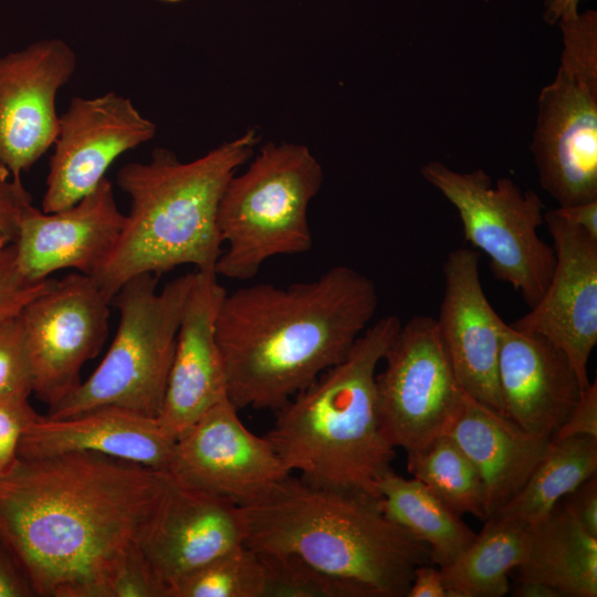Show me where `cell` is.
I'll use <instances>...</instances> for the list:
<instances>
[{
    "mask_svg": "<svg viewBox=\"0 0 597 597\" xmlns=\"http://www.w3.org/2000/svg\"><path fill=\"white\" fill-rule=\"evenodd\" d=\"M244 544L292 555L350 583L366 597H406L429 547L391 522L378 499L317 486L289 474L259 500L240 506Z\"/></svg>",
    "mask_w": 597,
    "mask_h": 597,
    "instance_id": "cell-4",
    "label": "cell"
},
{
    "mask_svg": "<svg viewBox=\"0 0 597 597\" xmlns=\"http://www.w3.org/2000/svg\"><path fill=\"white\" fill-rule=\"evenodd\" d=\"M10 176L11 175H10L9 169L7 168V166L4 165L2 159L0 158V180H2V181L9 180Z\"/></svg>",
    "mask_w": 597,
    "mask_h": 597,
    "instance_id": "cell-40",
    "label": "cell"
},
{
    "mask_svg": "<svg viewBox=\"0 0 597 597\" xmlns=\"http://www.w3.org/2000/svg\"><path fill=\"white\" fill-rule=\"evenodd\" d=\"M401 326L396 315L369 325L336 365L276 410L264 434L284 468L323 488L379 499L395 448L378 410L376 374Z\"/></svg>",
    "mask_w": 597,
    "mask_h": 597,
    "instance_id": "cell-5",
    "label": "cell"
},
{
    "mask_svg": "<svg viewBox=\"0 0 597 597\" xmlns=\"http://www.w3.org/2000/svg\"><path fill=\"white\" fill-rule=\"evenodd\" d=\"M406 597H449L440 568L430 564L418 566Z\"/></svg>",
    "mask_w": 597,
    "mask_h": 597,
    "instance_id": "cell-38",
    "label": "cell"
},
{
    "mask_svg": "<svg viewBox=\"0 0 597 597\" xmlns=\"http://www.w3.org/2000/svg\"><path fill=\"white\" fill-rule=\"evenodd\" d=\"M156 132V124L126 96L107 92L73 97L59 117L41 210L53 212L78 201L119 156L151 140Z\"/></svg>",
    "mask_w": 597,
    "mask_h": 597,
    "instance_id": "cell-12",
    "label": "cell"
},
{
    "mask_svg": "<svg viewBox=\"0 0 597 597\" xmlns=\"http://www.w3.org/2000/svg\"><path fill=\"white\" fill-rule=\"evenodd\" d=\"M124 222L106 177L64 209L44 212L30 205L13 241L18 268L32 281L63 269L92 276L114 249Z\"/></svg>",
    "mask_w": 597,
    "mask_h": 597,
    "instance_id": "cell-18",
    "label": "cell"
},
{
    "mask_svg": "<svg viewBox=\"0 0 597 597\" xmlns=\"http://www.w3.org/2000/svg\"><path fill=\"white\" fill-rule=\"evenodd\" d=\"M105 597H167V586L138 543L119 561L107 585Z\"/></svg>",
    "mask_w": 597,
    "mask_h": 597,
    "instance_id": "cell-31",
    "label": "cell"
},
{
    "mask_svg": "<svg viewBox=\"0 0 597 597\" xmlns=\"http://www.w3.org/2000/svg\"><path fill=\"white\" fill-rule=\"evenodd\" d=\"M408 472L429 488L454 513L485 520L484 489L480 475L447 434L407 454Z\"/></svg>",
    "mask_w": 597,
    "mask_h": 597,
    "instance_id": "cell-27",
    "label": "cell"
},
{
    "mask_svg": "<svg viewBox=\"0 0 597 597\" xmlns=\"http://www.w3.org/2000/svg\"><path fill=\"white\" fill-rule=\"evenodd\" d=\"M77 59L61 39L38 40L0 55V158L12 180L28 171L54 144L59 91Z\"/></svg>",
    "mask_w": 597,
    "mask_h": 597,
    "instance_id": "cell-14",
    "label": "cell"
},
{
    "mask_svg": "<svg viewBox=\"0 0 597 597\" xmlns=\"http://www.w3.org/2000/svg\"><path fill=\"white\" fill-rule=\"evenodd\" d=\"M324 175L308 147L268 143L227 184L218 208L222 244L218 276L247 281L274 256L308 252L313 237L308 207Z\"/></svg>",
    "mask_w": 597,
    "mask_h": 597,
    "instance_id": "cell-6",
    "label": "cell"
},
{
    "mask_svg": "<svg viewBox=\"0 0 597 597\" xmlns=\"http://www.w3.org/2000/svg\"><path fill=\"white\" fill-rule=\"evenodd\" d=\"M33 375L20 313L0 318V398L30 397Z\"/></svg>",
    "mask_w": 597,
    "mask_h": 597,
    "instance_id": "cell-30",
    "label": "cell"
},
{
    "mask_svg": "<svg viewBox=\"0 0 597 597\" xmlns=\"http://www.w3.org/2000/svg\"><path fill=\"white\" fill-rule=\"evenodd\" d=\"M260 142L255 128L191 161L155 148L148 161L124 165L117 186L129 197L121 235L92 277L112 301L129 279L191 264L214 271L223 244L218 208L223 190ZM216 272V271H214Z\"/></svg>",
    "mask_w": 597,
    "mask_h": 597,
    "instance_id": "cell-3",
    "label": "cell"
},
{
    "mask_svg": "<svg viewBox=\"0 0 597 597\" xmlns=\"http://www.w3.org/2000/svg\"><path fill=\"white\" fill-rule=\"evenodd\" d=\"M168 476L166 489L138 540L167 590L180 577L244 544L245 540L239 505Z\"/></svg>",
    "mask_w": 597,
    "mask_h": 597,
    "instance_id": "cell-16",
    "label": "cell"
},
{
    "mask_svg": "<svg viewBox=\"0 0 597 597\" xmlns=\"http://www.w3.org/2000/svg\"><path fill=\"white\" fill-rule=\"evenodd\" d=\"M258 552L242 544L174 582L167 597H264Z\"/></svg>",
    "mask_w": 597,
    "mask_h": 597,
    "instance_id": "cell-28",
    "label": "cell"
},
{
    "mask_svg": "<svg viewBox=\"0 0 597 597\" xmlns=\"http://www.w3.org/2000/svg\"><path fill=\"white\" fill-rule=\"evenodd\" d=\"M227 398L175 441L167 473L176 481L248 505L291 474L264 436L249 430Z\"/></svg>",
    "mask_w": 597,
    "mask_h": 597,
    "instance_id": "cell-13",
    "label": "cell"
},
{
    "mask_svg": "<svg viewBox=\"0 0 597 597\" xmlns=\"http://www.w3.org/2000/svg\"><path fill=\"white\" fill-rule=\"evenodd\" d=\"M39 413L27 396L0 398V478L18 458V447L25 428Z\"/></svg>",
    "mask_w": 597,
    "mask_h": 597,
    "instance_id": "cell-33",
    "label": "cell"
},
{
    "mask_svg": "<svg viewBox=\"0 0 597 597\" xmlns=\"http://www.w3.org/2000/svg\"><path fill=\"white\" fill-rule=\"evenodd\" d=\"M10 242H12L11 239L6 233L0 231V251Z\"/></svg>",
    "mask_w": 597,
    "mask_h": 597,
    "instance_id": "cell-41",
    "label": "cell"
},
{
    "mask_svg": "<svg viewBox=\"0 0 597 597\" xmlns=\"http://www.w3.org/2000/svg\"><path fill=\"white\" fill-rule=\"evenodd\" d=\"M504 416L534 434L553 439L583 392L566 355L545 337L506 324L498 362Z\"/></svg>",
    "mask_w": 597,
    "mask_h": 597,
    "instance_id": "cell-20",
    "label": "cell"
},
{
    "mask_svg": "<svg viewBox=\"0 0 597 597\" xmlns=\"http://www.w3.org/2000/svg\"><path fill=\"white\" fill-rule=\"evenodd\" d=\"M175 441L157 417L101 406L61 419L39 415L22 433L18 457L95 452L167 471Z\"/></svg>",
    "mask_w": 597,
    "mask_h": 597,
    "instance_id": "cell-21",
    "label": "cell"
},
{
    "mask_svg": "<svg viewBox=\"0 0 597 597\" xmlns=\"http://www.w3.org/2000/svg\"><path fill=\"white\" fill-rule=\"evenodd\" d=\"M527 528L489 517L471 544L450 564L440 567L449 597H502L510 590L509 575L524 559Z\"/></svg>",
    "mask_w": 597,
    "mask_h": 597,
    "instance_id": "cell-25",
    "label": "cell"
},
{
    "mask_svg": "<svg viewBox=\"0 0 597 597\" xmlns=\"http://www.w3.org/2000/svg\"><path fill=\"white\" fill-rule=\"evenodd\" d=\"M111 300L95 280L70 273L20 312L30 355L32 394L49 408L81 384V370L108 335Z\"/></svg>",
    "mask_w": 597,
    "mask_h": 597,
    "instance_id": "cell-11",
    "label": "cell"
},
{
    "mask_svg": "<svg viewBox=\"0 0 597 597\" xmlns=\"http://www.w3.org/2000/svg\"><path fill=\"white\" fill-rule=\"evenodd\" d=\"M421 175L457 209L464 239L489 256L493 276L533 307L555 266L553 247L537 232L544 223L541 198L510 178H500L493 186L482 169L459 172L430 161Z\"/></svg>",
    "mask_w": 597,
    "mask_h": 597,
    "instance_id": "cell-9",
    "label": "cell"
},
{
    "mask_svg": "<svg viewBox=\"0 0 597 597\" xmlns=\"http://www.w3.org/2000/svg\"><path fill=\"white\" fill-rule=\"evenodd\" d=\"M596 473L597 438L575 436L552 440L520 491L492 516L530 526Z\"/></svg>",
    "mask_w": 597,
    "mask_h": 597,
    "instance_id": "cell-26",
    "label": "cell"
},
{
    "mask_svg": "<svg viewBox=\"0 0 597 597\" xmlns=\"http://www.w3.org/2000/svg\"><path fill=\"white\" fill-rule=\"evenodd\" d=\"M563 51L554 81L538 96L531 143L542 188L559 207L597 200V13L578 0H549Z\"/></svg>",
    "mask_w": 597,
    "mask_h": 597,
    "instance_id": "cell-8",
    "label": "cell"
},
{
    "mask_svg": "<svg viewBox=\"0 0 597 597\" xmlns=\"http://www.w3.org/2000/svg\"><path fill=\"white\" fill-rule=\"evenodd\" d=\"M447 436L464 452L480 475L485 520L520 491L552 441L526 431L467 392Z\"/></svg>",
    "mask_w": 597,
    "mask_h": 597,
    "instance_id": "cell-22",
    "label": "cell"
},
{
    "mask_svg": "<svg viewBox=\"0 0 597 597\" xmlns=\"http://www.w3.org/2000/svg\"><path fill=\"white\" fill-rule=\"evenodd\" d=\"M575 436L597 438V381L583 390L573 411L552 440Z\"/></svg>",
    "mask_w": 597,
    "mask_h": 597,
    "instance_id": "cell-34",
    "label": "cell"
},
{
    "mask_svg": "<svg viewBox=\"0 0 597 597\" xmlns=\"http://www.w3.org/2000/svg\"><path fill=\"white\" fill-rule=\"evenodd\" d=\"M555 210L568 222L583 229L591 238L597 239V200L558 207Z\"/></svg>",
    "mask_w": 597,
    "mask_h": 597,
    "instance_id": "cell-39",
    "label": "cell"
},
{
    "mask_svg": "<svg viewBox=\"0 0 597 597\" xmlns=\"http://www.w3.org/2000/svg\"><path fill=\"white\" fill-rule=\"evenodd\" d=\"M34 596L27 578L0 540V597Z\"/></svg>",
    "mask_w": 597,
    "mask_h": 597,
    "instance_id": "cell-37",
    "label": "cell"
},
{
    "mask_svg": "<svg viewBox=\"0 0 597 597\" xmlns=\"http://www.w3.org/2000/svg\"><path fill=\"white\" fill-rule=\"evenodd\" d=\"M159 1H164V2H179V1H182V0H159Z\"/></svg>",
    "mask_w": 597,
    "mask_h": 597,
    "instance_id": "cell-42",
    "label": "cell"
},
{
    "mask_svg": "<svg viewBox=\"0 0 597 597\" xmlns=\"http://www.w3.org/2000/svg\"><path fill=\"white\" fill-rule=\"evenodd\" d=\"M377 306L373 280L343 264L287 286L227 291L216 336L228 399L239 410H279L345 358Z\"/></svg>",
    "mask_w": 597,
    "mask_h": 597,
    "instance_id": "cell-2",
    "label": "cell"
},
{
    "mask_svg": "<svg viewBox=\"0 0 597 597\" xmlns=\"http://www.w3.org/2000/svg\"><path fill=\"white\" fill-rule=\"evenodd\" d=\"M378 505L391 522L425 543L431 562L443 567L474 540V533L444 502L416 478L394 470L378 483Z\"/></svg>",
    "mask_w": 597,
    "mask_h": 597,
    "instance_id": "cell-24",
    "label": "cell"
},
{
    "mask_svg": "<svg viewBox=\"0 0 597 597\" xmlns=\"http://www.w3.org/2000/svg\"><path fill=\"white\" fill-rule=\"evenodd\" d=\"M514 595L596 597L597 537L585 531L562 502L527 528Z\"/></svg>",
    "mask_w": 597,
    "mask_h": 597,
    "instance_id": "cell-23",
    "label": "cell"
},
{
    "mask_svg": "<svg viewBox=\"0 0 597 597\" xmlns=\"http://www.w3.org/2000/svg\"><path fill=\"white\" fill-rule=\"evenodd\" d=\"M544 222L553 239L555 266L538 302L510 325L558 347L586 389L587 364L597 344V239L555 209L544 212Z\"/></svg>",
    "mask_w": 597,
    "mask_h": 597,
    "instance_id": "cell-15",
    "label": "cell"
},
{
    "mask_svg": "<svg viewBox=\"0 0 597 597\" xmlns=\"http://www.w3.org/2000/svg\"><path fill=\"white\" fill-rule=\"evenodd\" d=\"M227 290L214 271H197L187 295L158 420L177 438L209 408L227 398L216 336Z\"/></svg>",
    "mask_w": 597,
    "mask_h": 597,
    "instance_id": "cell-19",
    "label": "cell"
},
{
    "mask_svg": "<svg viewBox=\"0 0 597 597\" xmlns=\"http://www.w3.org/2000/svg\"><path fill=\"white\" fill-rule=\"evenodd\" d=\"M54 280L32 281L22 274L15 261V245L7 244L0 251V318L15 315Z\"/></svg>",
    "mask_w": 597,
    "mask_h": 597,
    "instance_id": "cell-32",
    "label": "cell"
},
{
    "mask_svg": "<svg viewBox=\"0 0 597 597\" xmlns=\"http://www.w3.org/2000/svg\"><path fill=\"white\" fill-rule=\"evenodd\" d=\"M193 276L195 271L177 276L161 290L159 275L151 273L124 283L111 301L119 321L105 357L46 417L67 418L101 406L158 417Z\"/></svg>",
    "mask_w": 597,
    "mask_h": 597,
    "instance_id": "cell-7",
    "label": "cell"
},
{
    "mask_svg": "<svg viewBox=\"0 0 597 597\" xmlns=\"http://www.w3.org/2000/svg\"><path fill=\"white\" fill-rule=\"evenodd\" d=\"M383 360L376 388L390 444L408 454L447 434L465 391L440 341L437 320L417 315L401 324Z\"/></svg>",
    "mask_w": 597,
    "mask_h": 597,
    "instance_id": "cell-10",
    "label": "cell"
},
{
    "mask_svg": "<svg viewBox=\"0 0 597 597\" xmlns=\"http://www.w3.org/2000/svg\"><path fill=\"white\" fill-rule=\"evenodd\" d=\"M168 478L95 452L18 457L0 478V540L34 596L105 597Z\"/></svg>",
    "mask_w": 597,
    "mask_h": 597,
    "instance_id": "cell-1",
    "label": "cell"
},
{
    "mask_svg": "<svg viewBox=\"0 0 597 597\" xmlns=\"http://www.w3.org/2000/svg\"><path fill=\"white\" fill-rule=\"evenodd\" d=\"M561 502L585 531L597 537V475L583 482Z\"/></svg>",
    "mask_w": 597,
    "mask_h": 597,
    "instance_id": "cell-36",
    "label": "cell"
},
{
    "mask_svg": "<svg viewBox=\"0 0 597 597\" xmlns=\"http://www.w3.org/2000/svg\"><path fill=\"white\" fill-rule=\"evenodd\" d=\"M32 200L22 182L0 180V231L13 242L18 235L19 224L25 209Z\"/></svg>",
    "mask_w": 597,
    "mask_h": 597,
    "instance_id": "cell-35",
    "label": "cell"
},
{
    "mask_svg": "<svg viewBox=\"0 0 597 597\" xmlns=\"http://www.w3.org/2000/svg\"><path fill=\"white\" fill-rule=\"evenodd\" d=\"M258 554L265 572L264 597H366L357 586L325 574L295 556Z\"/></svg>",
    "mask_w": 597,
    "mask_h": 597,
    "instance_id": "cell-29",
    "label": "cell"
},
{
    "mask_svg": "<svg viewBox=\"0 0 597 597\" xmlns=\"http://www.w3.org/2000/svg\"><path fill=\"white\" fill-rule=\"evenodd\" d=\"M479 253L451 251L443 264L444 292L437 327L462 389L504 415L498 385V362L506 323L490 304L480 280Z\"/></svg>",
    "mask_w": 597,
    "mask_h": 597,
    "instance_id": "cell-17",
    "label": "cell"
}]
</instances>
